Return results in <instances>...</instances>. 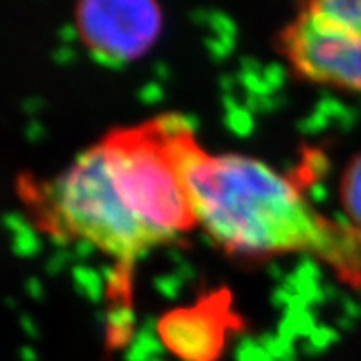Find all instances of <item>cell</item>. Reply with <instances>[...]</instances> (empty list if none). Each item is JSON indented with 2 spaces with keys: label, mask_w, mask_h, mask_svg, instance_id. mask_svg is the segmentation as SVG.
Segmentation results:
<instances>
[{
  "label": "cell",
  "mask_w": 361,
  "mask_h": 361,
  "mask_svg": "<svg viewBox=\"0 0 361 361\" xmlns=\"http://www.w3.org/2000/svg\"><path fill=\"white\" fill-rule=\"evenodd\" d=\"M228 310L225 295H212L197 305L170 312L159 323L162 343L183 361H216L234 323Z\"/></svg>",
  "instance_id": "cell-5"
},
{
  "label": "cell",
  "mask_w": 361,
  "mask_h": 361,
  "mask_svg": "<svg viewBox=\"0 0 361 361\" xmlns=\"http://www.w3.org/2000/svg\"><path fill=\"white\" fill-rule=\"evenodd\" d=\"M171 146L195 224L242 258L312 252L347 281H361V238L324 218L295 180L238 153L212 155L173 118Z\"/></svg>",
  "instance_id": "cell-1"
},
{
  "label": "cell",
  "mask_w": 361,
  "mask_h": 361,
  "mask_svg": "<svg viewBox=\"0 0 361 361\" xmlns=\"http://www.w3.org/2000/svg\"><path fill=\"white\" fill-rule=\"evenodd\" d=\"M281 52L305 80L361 92V0L302 4L282 30Z\"/></svg>",
  "instance_id": "cell-3"
},
{
  "label": "cell",
  "mask_w": 361,
  "mask_h": 361,
  "mask_svg": "<svg viewBox=\"0 0 361 361\" xmlns=\"http://www.w3.org/2000/svg\"><path fill=\"white\" fill-rule=\"evenodd\" d=\"M43 221L54 234L80 240L131 267L162 245L135 216L113 177L102 142L90 146L39 192Z\"/></svg>",
  "instance_id": "cell-2"
},
{
  "label": "cell",
  "mask_w": 361,
  "mask_h": 361,
  "mask_svg": "<svg viewBox=\"0 0 361 361\" xmlns=\"http://www.w3.org/2000/svg\"><path fill=\"white\" fill-rule=\"evenodd\" d=\"M339 200L347 225L361 238V152L348 162L339 183Z\"/></svg>",
  "instance_id": "cell-6"
},
{
  "label": "cell",
  "mask_w": 361,
  "mask_h": 361,
  "mask_svg": "<svg viewBox=\"0 0 361 361\" xmlns=\"http://www.w3.org/2000/svg\"><path fill=\"white\" fill-rule=\"evenodd\" d=\"M74 23L81 43L96 59L126 65L157 43L162 11L152 0H85L76 6Z\"/></svg>",
  "instance_id": "cell-4"
}]
</instances>
